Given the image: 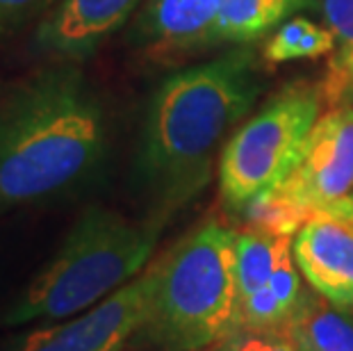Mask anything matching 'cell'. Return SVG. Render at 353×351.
Wrapping results in <instances>:
<instances>
[{"label":"cell","instance_id":"e0dca14e","mask_svg":"<svg viewBox=\"0 0 353 351\" xmlns=\"http://www.w3.org/2000/svg\"><path fill=\"white\" fill-rule=\"evenodd\" d=\"M321 89L326 96V106L330 108H335V103L340 101L353 99V46L333 53Z\"/></svg>","mask_w":353,"mask_h":351},{"label":"cell","instance_id":"8fae6325","mask_svg":"<svg viewBox=\"0 0 353 351\" xmlns=\"http://www.w3.org/2000/svg\"><path fill=\"white\" fill-rule=\"evenodd\" d=\"M292 256L307 288L353 310V228L347 221L317 217L303 223L292 237Z\"/></svg>","mask_w":353,"mask_h":351},{"label":"cell","instance_id":"9a60e30c","mask_svg":"<svg viewBox=\"0 0 353 351\" xmlns=\"http://www.w3.org/2000/svg\"><path fill=\"white\" fill-rule=\"evenodd\" d=\"M214 351H303L285 328L235 326Z\"/></svg>","mask_w":353,"mask_h":351},{"label":"cell","instance_id":"2e32d148","mask_svg":"<svg viewBox=\"0 0 353 351\" xmlns=\"http://www.w3.org/2000/svg\"><path fill=\"white\" fill-rule=\"evenodd\" d=\"M59 0H0V41L30 23H39Z\"/></svg>","mask_w":353,"mask_h":351},{"label":"cell","instance_id":"d6986e66","mask_svg":"<svg viewBox=\"0 0 353 351\" xmlns=\"http://www.w3.org/2000/svg\"><path fill=\"white\" fill-rule=\"evenodd\" d=\"M347 223L353 228V197H351V212H349V219H347Z\"/></svg>","mask_w":353,"mask_h":351},{"label":"cell","instance_id":"6da1fadb","mask_svg":"<svg viewBox=\"0 0 353 351\" xmlns=\"http://www.w3.org/2000/svg\"><path fill=\"white\" fill-rule=\"evenodd\" d=\"M262 87L255 55L232 50L185 66L153 89L132 162L146 217L167 223L205 192L226 135L253 110Z\"/></svg>","mask_w":353,"mask_h":351},{"label":"cell","instance_id":"ba28073f","mask_svg":"<svg viewBox=\"0 0 353 351\" xmlns=\"http://www.w3.org/2000/svg\"><path fill=\"white\" fill-rule=\"evenodd\" d=\"M151 292V263L130 283L103 299L94 308L37 328L14 351H123L144 319Z\"/></svg>","mask_w":353,"mask_h":351},{"label":"cell","instance_id":"7a4b0ae2","mask_svg":"<svg viewBox=\"0 0 353 351\" xmlns=\"http://www.w3.org/2000/svg\"><path fill=\"white\" fill-rule=\"evenodd\" d=\"M80 64L48 62L0 99V214L76 192L108 160V110Z\"/></svg>","mask_w":353,"mask_h":351},{"label":"cell","instance_id":"30bf717a","mask_svg":"<svg viewBox=\"0 0 353 351\" xmlns=\"http://www.w3.org/2000/svg\"><path fill=\"white\" fill-rule=\"evenodd\" d=\"M221 0H144L128 39L148 57H174L216 46Z\"/></svg>","mask_w":353,"mask_h":351},{"label":"cell","instance_id":"4fadbf2b","mask_svg":"<svg viewBox=\"0 0 353 351\" xmlns=\"http://www.w3.org/2000/svg\"><path fill=\"white\" fill-rule=\"evenodd\" d=\"M310 7V0H221L216 43H249Z\"/></svg>","mask_w":353,"mask_h":351},{"label":"cell","instance_id":"277c9868","mask_svg":"<svg viewBox=\"0 0 353 351\" xmlns=\"http://www.w3.org/2000/svg\"><path fill=\"white\" fill-rule=\"evenodd\" d=\"M235 237L223 223H199L151 260V292L128 349L208 351L237 326Z\"/></svg>","mask_w":353,"mask_h":351},{"label":"cell","instance_id":"5bb4252c","mask_svg":"<svg viewBox=\"0 0 353 351\" xmlns=\"http://www.w3.org/2000/svg\"><path fill=\"white\" fill-rule=\"evenodd\" d=\"M335 50L337 39L324 23L307 17H292L267 37L262 46V59L269 64H285L333 55Z\"/></svg>","mask_w":353,"mask_h":351},{"label":"cell","instance_id":"ffe728a7","mask_svg":"<svg viewBox=\"0 0 353 351\" xmlns=\"http://www.w3.org/2000/svg\"><path fill=\"white\" fill-rule=\"evenodd\" d=\"M208 351H214V347H212V349H208Z\"/></svg>","mask_w":353,"mask_h":351},{"label":"cell","instance_id":"5b68a950","mask_svg":"<svg viewBox=\"0 0 353 351\" xmlns=\"http://www.w3.org/2000/svg\"><path fill=\"white\" fill-rule=\"evenodd\" d=\"M324 106L321 85L294 82L232 132L216 164L219 199L226 210L244 214L283 181Z\"/></svg>","mask_w":353,"mask_h":351},{"label":"cell","instance_id":"7c38bea8","mask_svg":"<svg viewBox=\"0 0 353 351\" xmlns=\"http://www.w3.org/2000/svg\"><path fill=\"white\" fill-rule=\"evenodd\" d=\"M283 328L303 351H353V310L328 303L310 288Z\"/></svg>","mask_w":353,"mask_h":351},{"label":"cell","instance_id":"8992f818","mask_svg":"<svg viewBox=\"0 0 353 351\" xmlns=\"http://www.w3.org/2000/svg\"><path fill=\"white\" fill-rule=\"evenodd\" d=\"M353 197V106L317 119L290 171L244 212L249 226L294 237L317 217L347 221Z\"/></svg>","mask_w":353,"mask_h":351},{"label":"cell","instance_id":"52a82bcc","mask_svg":"<svg viewBox=\"0 0 353 351\" xmlns=\"http://www.w3.org/2000/svg\"><path fill=\"white\" fill-rule=\"evenodd\" d=\"M292 237L249 226L235 237L237 326L283 328L303 297Z\"/></svg>","mask_w":353,"mask_h":351},{"label":"cell","instance_id":"9c48e42d","mask_svg":"<svg viewBox=\"0 0 353 351\" xmlns=\"http://www.w3.org/2000/svg\"><path fill=\"white\" fill-rule=\"evenodd\" d=\"M144 0H59L34 26L32 46L48 62L94 57L137 14Z\"/></svg>","mask_w":353,"mask_h":351},{"label":"cell","instance_id":"3957f363","mask_svg":"<svg viewBox=\"0 0 353 351\" xmlns=\"http://www.w3.org/2000/svg\"><path fill=\"white\" fill-rule=\"evenodd\" d=\"M164 226L105 205L85 208L48 263L5 308L0 326L62 322L94 308L146 270Z\"/></svg>","mask_w":353,"mask_h":351},{"label":"cell","instance_id":"ac0fdd59","mask_svg":"<svg viewBox=\"0 0 353 351\" xmlns=\"http://www.w3.org/2000/svg\"><path fill=\"white\" fill-rule=\"evenodd\" d=\"M324 19V26L335 34L337 50L353 46V0H310Z\"/></svg>","mask_w":353,"mask_h":351}]
</instances>
